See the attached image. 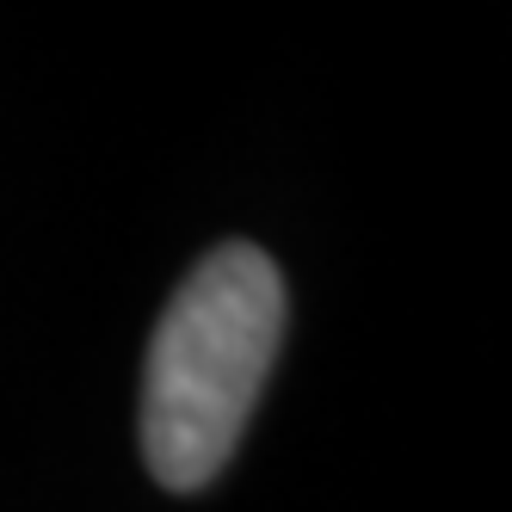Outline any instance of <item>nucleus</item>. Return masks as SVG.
<instances>
[{
	"label": "nucleus",
	"mask_w": 512,
	"mask_h": 512,
	"mask_svg": "<svg viewBox=\"0 0 512 512\" xmlns=\"http://www.w3.org/2000/svg\"><path fill=\"white\" fill-rule=\"evenodd\" d=\"M278 340L284 278L253 241H223L179 278L142 377V457L161 488L192 494L235 457Z\"/></svg>",
	"instance_id": "nucleus-1"
}]
</instances>
